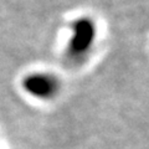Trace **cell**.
I'll use <instances>...</instances> for the list:
<instances>
[{"instance_id": "1", "label": "cell", "mask_w": 149, "mask_h": 149, "mask_svg": "<svg viewBox=\"0 0 149 149\" xmlns=\"http://www.w3.org/2000/svg\"><path fill=\"white\" fill-rule=\"evenodd\" d=\"M96 39V26L91 19L81 17L72 24V36L66 47V60L78 65L90 54Z\"/></svg>"}, {"instance_id": "2", "label": "cell", "mask_w": 149, "mask_h": 149, "mask_svg": "<svg viewBox=\"0 0 149 149\" xmlns=\"http://www.w3.org/2000/svg\"><path fill=\"white\" fill-rule=\"evenodd\" d=\"M25 91L35 98L49 100L52 98L60 91V81L50 73L37 72L29 74L22 82Z\"/></svg>"}]
</instances>
